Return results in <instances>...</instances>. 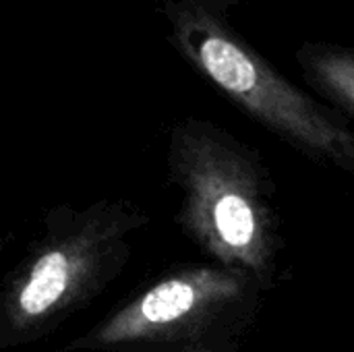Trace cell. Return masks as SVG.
I'll return each mask as SVG.
<instances>
[{"instance_id": "obj_1", "label": "cell", "mask_w": 354, "mask_h": 352, "mask_svg": "<svg viewBox=\"0 0 354 352\" xmlns=\"http://www.w3.org/2000/svg\"><path fill=\"white\" fill-rule=\"evenodd\" d=\"M166 166L180 191L176 224L212 263L251 274L268 293L284 239L276 189L257 149L212 120L189 116L168 137Z\"/></svg>"}, {"instance_id": "obj_2", "label": "cell", "mask_w": 354, "mask_h": 352, "mask_svg": "<svg viewBox=\"0 0 354 352\" xmlns=\"http://www.w3.org/2000/svg\"><path fill=\"white\" fill-rule=\"evenodd\" d=\"M147 224L149 216L124 199L48 210L39 237L2 280L0 351L52 336L95 301L122 274L131 237Z\"/></svg>"}, {"instance_id": "obj_3", "label": "cell", "mask_w": 354, "mask_h": 352, "mask_svg": "<svg viewBox=\"0 0 354 352\" xmlns=\"http://www.w3.org/2000/svg\"><path fill=\"white\" fill-rule=\"evenodd\" d=\"M170 41L178 54L251 120L319 166L354 174V131L274 68L226 17L191 0H168Z\"/></svg>"}, {"instance_id": "obj_4", "label": "cell", "mask_w": 354, "mask_h": 352, "mask_svg": "<svg viewBox=\"0 0 354 352\" xmlns=\"http://www.w3.org/2000/svg\"><path fill=\"white\" fill-rule=\"evenodd\" d=\"M263 288L241 270L189 263L166 272L62 352H228L257 319Z\"/></svg>"}, {"instance_id": "obj_5", "label": "cell", "mask_w": 354, "mask_h": 352, "mask_svg": "<svg viewBox=\"0 0 354 352\" xmlns=\"http://www.w3.org/2000/svg\"><path fill=\"white\" fill-rule=\"evenodd\" d=\"M295 62L322 98L354 118V48L330 41H303L295 50Z\"/></svg>"}, {"instance_id": "obj_6", "label": "cell", "mask_w": 354, "mask_h": 352, "mask_svg": "<svg viewBox=\"0 0 354 352\" xmlns=\"http://www.w3.org/2000/svg\"><path fill=\"white\" fill-rule=\"evenodd\" d=\"M191 2H195V4H199V6H203V8L216 12V15L228 17V12H230L232 8L241 6L245 0H191Z\"/></svg>"}, {"instance_id": "obj_7", "label": "cell", "mask_w": 354, "mask_h": 352, "mask_svg": "<svg viewBox=\"0 0 354 352\" xmlns=\"http://www.w3.org/2000/svg\"><path fill=\"white\" fill-rule=\"evenodd\" d=\"M228 352H239V351H228Z\"/></svg>"}]
</instances>
